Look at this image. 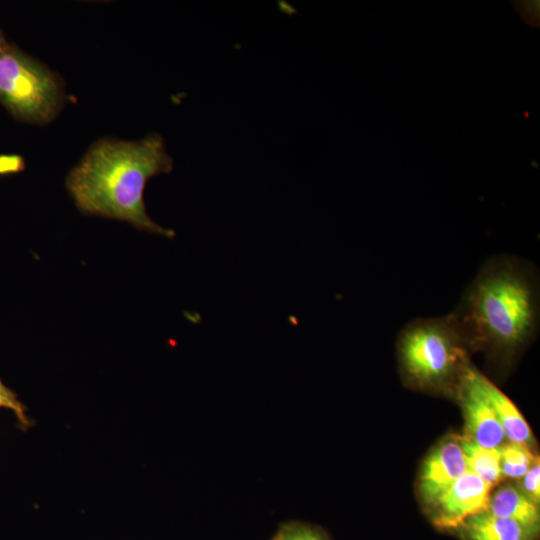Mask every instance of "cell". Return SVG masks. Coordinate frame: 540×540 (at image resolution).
<instances>
[{
    "mask_svg": "<svg viewBox=\"0 0 540 540\" xmlns=\"http://www.w3.org/2000/svg\"><path fill=\"white\" fill-rule=\"evenodd\" d=\"M468 348L512 359L536 336L540 280L536 265L516 255L487 259L450 312Z\"/></svg>",
    "mask_w": 540,
    "mask_h": 540,
    "instance_id": "1",
    "label": "cell"
},
{
    "mask_svg": "<svg viewBox=\"0 0 540 540\" xmlns=\"http://www.w3.org/2000/svg\"><path fill=\"white\" fill-rule=\"evenodd\" d=\"M172 169L173 159L157 133L136 141L101 139L69 172L66 187L84 214L118 219L139 230L173 238L175 232L155 223L144 203L148 180Z\"/></svg>",
    "mask_w": 540,
    "mask_h": 540,
    "instance_id": "2",
    "label": "cell"
},
{
    "mask_svg": "<svg viewBox=\"0 0 540 540\" xmlns=\"http://www.w3.org/2000/svg\"><path fill=\"white\" fill-rule=\"evenodd\" d=\"M468 346L451 313L415 318L397 338V355L405 380L422 389L456 387L468 360Z\"/></svg>",
    "mask_w": 540,
    "mask_h": 540,
    "instance_id": "3",
    "label": "cell"
},
{
    "mask_svg": "<svg viewBox=\"0 0 540 540\" xmlns=\"http://www.w3.org/2000/svg\"><path fill=\"white\" fill-rule=\"evenodd\" d=\"M64 101L60 78L13 45L0 56V102L18 120L43 125Z\"/></svg>",
    "mask_w": 540,
    "mask_h": 540,
    "instance_id": "4",
    "label": "cell"
},
{
    "mask_svg": "<svg viewBox=\"0 0 540 540\" xmlns=\"http://www.w3.org/2000/svg\"><path fill=\"white\" fill-rule=\"evenodd\" d=\"M481 374L469 364L455 390L464 415V437L485 448H500L506 436L483 390Z\"/></svg>",
    "mask_w": 540,
    "mask_h": 540,
    "instance_id": "5",
    "label": "cell"
},
{
    "mask_svg": "<svg viewBox=\"0 0 540 540\" xmlns=\"http://www.w3.org/2000/svg\"><path fill=\"white\" fill-rule=\"evenodd\" d=\"M491 488L472 472H465L431 506L432 523L456 530L471 516L487 510Z\"/></svg>",
    "mask_w": 540,
    "mask_h": 540,
    "instance_id": "6",
    "label": "cell"
},
{
    "mask_svg": "<svg viewBox=\"0 0 540 540\" xmlns=\"http://www.w3.org/2000/svg\"><path fill=\"white\" fill-rule=\"evenodd\" d=\"M462 436H449L425 459L419 480L423 501L430 507L465 472L468 471Z\"/></svg>",
    "mask_w": 540,
    "mask_h": 540,
    "instance_id": "7",
    "label": "cell"
},
{
    "mask_svg": "<svg viewBox=\"0 0 540 540\" xmlns=\"http://www.w3.org/2000/svg\"><path fill=\"white\" fill-rule=\"evenodd\" d=\"M462 540H537L538 529L487 511L465 520L457 529Z\"/></svg>",
    "mask_w": 540,
    "mask_h": 540,
    "instance_id": "8",
    "label": "cell"
},
{
    "mask_svg": "<svg viewBox=\"0 0 540 540\" xmlns=\"http://www.w3.org/2000/svg\"><path fill=\"white\" fill-rule=\"evenodd\" d=\"M486 511L492 515L510 519L539 530L540 512L538 504L515 486L506 485L498 488L490 495Z\"/></svg>",
    "mask_w": 540,
    "mask_h": 540,
    "instance_id": "9",
    "label": "cell"
},
{
    "mask_svg": "<svg viewBox=\"0 0 540 540\" xmlns=\"http://www.w3.org/2000/svg\"><path fill=\"white\" fill-rule=\"evenodd\" d=\"M481 384L506 438L529 446L533 441L532 432L516 405L484 374H481Z\"/></svg>",
    "mask_w": 540,
    "mask_h": 540,
    "instance_id": "10",
    "label": "cell"
},
{
    "mask_svg": "<svg viewBox=\"0 0 540 540\" xmlns=\"http://www.w3.org/2000/svg\"><path fill=\"white\" fill-rule=\"evenodd\" d=\"M463 451L468 471L489 486L496 485L502 478L500 448H485L462 436Z\"/></svg>",
    "mask_w": 540,
    "mask_h": 540,
    "instance_id": "11",
    "label": "cell"
},
{
    "mask_svg": "<svg viewBox=\"0 0 540 540\" xmlns=\"http://www.w3.org/2000/svg\"><path fill=\"white\" fill-rule=\"evenodd\" d=\"M502 476L521 479L536 461L528 445L509 442L500 447Z\"/></svg>",
    "mask_w": 540,
    "mask_h": 540,
    "instance_id": "12",
    "label": "cell"
},
{
    "mask_svg": "<svg viewBox=\"0 0 540 540\" xmlns=\"http://www.w3.org/2000/svg\"><path fill=\"white\" fill-rule=\"evenodd\" d=\"M0 408L11 410L18 422L19 428L28 430L34 421L27 415V407L19 400L17 394L8 388L0 378Z\"/></svg>",
    "mask_w": 540,
    "mask_h": 540,
    "instance_id": "13",
    "label": "cell"
},
{
    "mask_svg": "<svg viewBox=\"0 0 540 540\" xmlns=\"http://www.w3.org/2000/svg\"><path fill=\"white\" fill-rule=\"evenodd\" d=\"M272 540H328L317 528L301 523L289 522L279 528Z\"/></svg>",
    "mask_w": 540,
    "mask_h": 540,
    "instance_id": "14",
    "label": "cell"
},
{
    "mask_svg": "<svg viewBox=\"0 0 540 540\" xmlns=\"http://www.w3.org/2000/svg\"><path fill=\"white\" fill-rule=\"evenodd\" d=\"M522 491L536 504L540 500V463L539 458L521 478Z\"/></svg>",
    "mask_w": 540,
    "mask_h": 540,
    "instance_id": "15",
    "label": "cell"
},
{
    "mask_svg": "<svg viewBox=\"0 0 540 540\" xmlns=\"http://www.w3.org/2000/svg\"><path fill=\"white\" fill-rule=\"evenodd\" d=\"M25 169V160L18 154H0V175L20 173Z\"/></svg>",
    "mask_w": 540,
    "mask_h": 540,
    "instance_id": "16",
    "label": "cell"
},
{
    "mask_svg": "<svg viewBox=\"0 0 540 540\" xmlns=\"http://www.w3.org/2000/svg\"><path fill=\"white\" fill-rule=\"evenodd\" d=\"M8 45L9 43L6 42L4 35L2 31L0 30V56L5 51Z\"/></svg>",
    "mask_w": 540,
    "mask_h": 540,
    "instance_id": "17",
    "label": "cell"
}]
</instances>
